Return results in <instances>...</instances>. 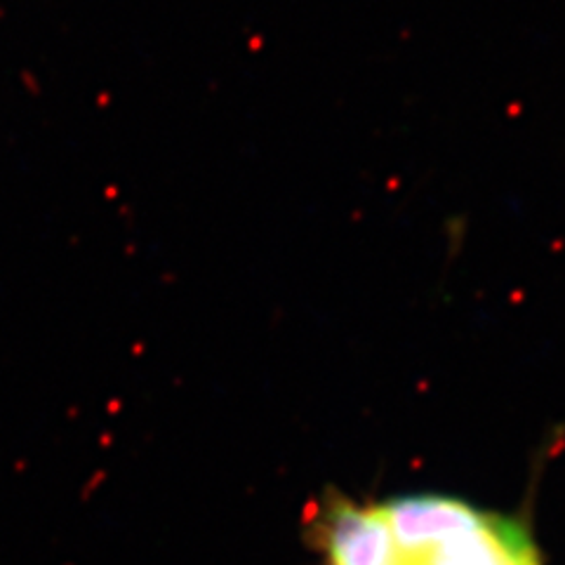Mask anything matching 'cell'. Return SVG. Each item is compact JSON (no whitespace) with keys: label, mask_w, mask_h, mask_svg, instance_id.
Wrapping results in <instances>:
<instances>
[{"label":"cell","mask_w":565,"mask_h":565,"mask_svg":"<svg viewBox=\"0 0 565 565\" xmlns=\"http://www.w3.org/2000/svg\"><path fill=\"white\" fill-rule=\"evenodd\" d=\"M326 565H398L401 554L382 504H359L328 490L307 523Z\"/></svg>","instance_id":"6da1fadb"},{"label":"cell","mask_w":565,"mask_h":565,"mask_svg":"<svg viewBox=\"0 0 565 565\" xmlns=\"http://www.w3.org/2000/svg\"><path fill=\"white\" fill-rule=\"evenodd\" d=\"M398 554V565H542L527 523L494 511L429 550Z\"/></svg>","instance_id":"7a4b0ae2"},{"label":"cell","mask_w":565,"mask_h":565,"mask_svg":"<svg viewBox=\"0 0 565 565\" xmlns=\"http://www.w3.org/2000/svg\"><path fill=\"white\" fill-rule=\"evenodd\" d=\"M401 552H419L446 542L483 519L486 511L446 494H403L382 504Z\"/></svg>","instance_id":"3957f363"}]
</instances>
